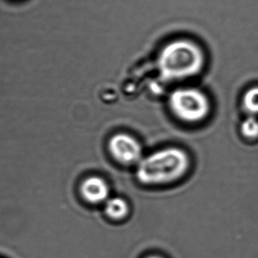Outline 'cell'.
<instances>
[{"label":"cell","instance_id":"cell-1","mask_svg":"<svg viewBox=\"0 0 258 258\" xmlns=\"http://www.w3.org/2000/svg\"><path fill=\"white\" fill-rule=\"evenodd\" d=\"M189 165L186 151L179 148H165L142 158L137 165L136 176L144 185H164L182 178Z\"/></svg>","mask_w":258,"mask_h":258},{"label":"cell","instance_id":"cell-2","mask_svg":"<svg viewBox=\"0 0 258 258\" xmlns=\"http://www.w3.org/2000/svg\"><path fill=\"white\" fill-rule=\"evenodd\" d=\"M204 53L200 47L187 40L168 43L158 57V69L166 81H178L196 76L204 66Z\"/></svg>","mask_w":258,"mask_h":258},{"label":"cell","instance_id":"cell-3","mask_svg":"<svg viewBox=\"0 0 258 258\" xmlns=\"http://www.w3.org/2000/svg\"><path fill=\"white\" fill-rule=\"evenodd\" d=\"M170 107L177 118L186 123H198L210 112L208 98L196 89H179L170 97Z\"/></svg>","mask_w":258,"mask_h":258},{"label":"cell","instance_id":"cell-4","mask_svg":"<svg viewBox=\"0 0 258 258\" xmlns=\"http://www.w3.org/2000/svg\"><path fill=\"white\" fill-rule=\"evenodd\" d=\"M108 147L112 158L122 165H137L144 158L140 143L127 134H116L111 137Z\"/></svg>","mask_w":258,"mask_h":258},{"label":"cell","instance_id":"cell-5","mask_svg":"<svg viewBox=\"0 0 258 258\" xmlns=\"http://www.w3.org/2000/svg\"><path fill=\"white\" fill-rule=\"evenodd\" d=\"M109 186L107 183L97 176H91L85 179L81 186L83 198L90 204H101L109 198Z\"/></svg>","mask_w":258,"mask_h":258},{"label":"cell","instance_id":"cell-6","mask_svg":"<svg viewBox=\"0 0 258 258\" xmlns=\"http://www.w3.org/2000/svg\"><path fill=\"white\" fill-rule=\"evenodd\" d=\"M104 212L110 219L120 220L128 215L129 205L123 198H109L104 202Z\"/></svg>","mask_w":258,"mask_h":258},{"label":"cell","instance_id":"cell-7","mask_svg":"<svg viewBox=\"0 0 258 258\" xmlns=\"http://www.w3.org/2000/svg\"><path fill=\"white\" fill-rule=\"evenodd\" d=\"M245 111L251 116L258 114V87H254L247 90L242 100Z\"/></svg>","mask_w":258,"mask_h":258},{"label":"cell","instance_id":"cell-8","mask_svg":"<svg viewBox=\"0 0 258 258\" xmlns=\"http://www.w3.org/2000/svg\"><path fill=\"white\" fill-rule=\"evenodd\" d=\"M240 133L246 139L254 140L258 138V119L254 116L246 118L240 125Z\"/></svg>","mask_w":258,"mask_h":258},{"label":"cell","instance_id":"cell-9","mask_svg":"<svg viewBox=\"0 0 258 258\" xmlns=\"http://www.w3.org/2000/svg\"><path fill=\"white\" fill-rule=\"evenodd\" d=\"M146 258H163L161 256H158V255H150V256H148Z\"/></svg>","mask_w":258,"mask_h":258}]
</instances>
